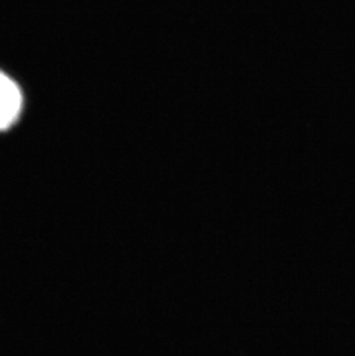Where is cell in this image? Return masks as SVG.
Returning a JSON list of instances; mask_svg holds the SVG:
<instances>
[{"instance_id":"obj_1","label":"cell","mask_w":355,"mask_h":356,"mask_svg":"<svg viewBox=\"0 0 355 356\" xmlns=\"http://www.w3.org/2000/svg\"><path fill=\"white\" fill-rule=\"evenodd\" d=\"M24 96L20 87L6 73L0 71V131L12 127L20 117Z\"/></svg>"}]
</instances>
